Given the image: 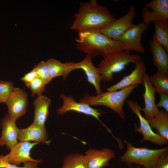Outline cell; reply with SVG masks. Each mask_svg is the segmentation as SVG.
Here are the masks:
<instances>
[{
  "mask_svg": "<svg viewBox=\"0 0 168 168\" xmlns=\"http://www.w3.org/2000/svg\"><path fill=\"white\" fill-rule=\"evenodd\" d=\"M155 168H168V151L165 152L159 158Z\"/></svg>",
  "mask_w": 168,
  "mask_h": 168,
  "instance_id": "obj_31",
  "label": "cell"
},
{
  "mask_svg": "<svg viewBox=\"0 0 168 168\" xmlns=\"http://www.w3.org/2000/svg\"><path fill=\"white\" fill-rule=\"evenodd\" d=\"M97 66L101 81L104 83L113 80V74L125 69L126 66L132 63L135 65L142 60L141 56L131 54L125 50L113 52L103 57Z\"/></svg>",
  "mask_w": 168,
  "mask_h": 168,
  "instance_id": "obj_4",
  "label": "cell"
},
{
  "mask_svg": "<svg viewBox=\"0 0 168 168\" xmlns=\"http://www.w3.org/2000/svg\"><path fill=\"white\" fill-rule=\"evenodd\" d=\"M142 13V23L148 26L152 21L168 22V0H153L147 2Z\"/></svg>",
  "mask_w": 168,
  "mask_h": 168,
  "instance_id": "obj_8",
  "label": "cell"
},
{
  "mask_svg": "<svg viewBox=\"0 0 168 168\" xmlns=\"http://www.w3.org/2000/svg\"><path fill=\"white\" fill-rule=\"evenodd\" d=\"M88 168H102L109 165V162L115 156L112 150L90 149L85 152Z\"/></svg>",
  "mask_w": 168,
  "mask_h": 168,
  "instance_id": "obj_15",
  "label": "cell"
},
{
  "mask_svg": "<svg viewBox=\"0 0 168 168\" xmlns=\"http://www.w3.org/2000/svg\"><path fill=\"white\" fill-rule=\"evenodd\" d=\"M74 17L70 29L78 32L101 30L116 19L106 7L99 5L96 0L81 3Z\"/></svg>",
  "mask_w": 168,
  "mask_h": 168,
  "instance_id": "obj_1",
  "label": "cell"
},
{
  "mask_svg": "<svg viewBox=\"0 0 168 168\" xmlns=\"http://www.w3.org/2000/svg\"><path fill=\"white\" fill-rule=\"evenodd\" d=\"M14 88L12 82L0 81V103L5 102Z\"/></svg>",
  "mask_w": 168,
  "mask_h": 168,
  "instance_id": "obj_26",
  "label": "cell"
},
{
  "mask_svg": "<svg viewBox=\"0 0 168 168\" xmlns=\"http://www.w3.org/2000/svg\"><path fill=\"white\" fill-rule=\"evenodd\" d=\"M37 77H38L36 72L33 69L29 72L26 73L21 80L25 82L26 86Z\"/></svg>",
  "mask_w": 168,
  "mask_h": 168,
  "instance_id": "obj_32",
  "label": "cell"
},
{
  "mask_svg": "<svg viewBox=\"0 0 168 168\" xmlns=\"http://www.w3.org/2000/svg\"><path fill=\"white\" fill-rule=\"evenodd\" d=\"M40 143L30 142H19L10 150L8 154L5 155L7 162L10 164L17 166L21 163L28 162L41 163V159L33 158L30 156V151L36 145Z\"/></svg>",
  "mask_w": 168,
  "mask_h": 168,
  "instance_id": "obj_10",
  "label": "cell"
},
{
  "mask_svg": "<svg viewBox=\"0 0 168 168\" xmlns=\"http://www.w3.org/2000/svg\"><path fill=\"white\" fill-rule=\"evenodd\" d=\"M45 85L43 81L37 77L26 86L30 90L32 96H34L35 95L38 96L42 95L45 90Z\"/></svg>",
  "mask_w": 168,
  "mask_h": 168,
  "instance_id": "obj_28",
  "label": "cell"
},
{
  "mask_svg": "<svg viewBox=\"0 0 168 168\" xmlns=\"http://www.w3.org/2000/svg\"><path fill=\"white\" fill-rule=\"evenodd\" d=\"M147 120L152 128H154L158 134L168 140L167 112L164 110H159L155 116Z\"/></svg>",
  "mask_w": 168,
  "mask_h": 168,
  "instance_id": "obj_22",
  "label": "cell"
},
{
  "mask_svg": "<svg viewBox=\"0 0 168 168\" xmlns=\"http://www.w3.org/2000/svg\"><path fill=\"white\" fill-rule=\"evenodd\" d=\"M127 103L129 108L138 118L139 127L135 126V130L140 133L143 137L140 142L142 143L145 141H147L161 146L167 145L168 140L152 130L148 120L142 115L141 111L142 108L138 104L132 100H128Z\"/></svg>",
  "mask_w": 168,
  "mask_h": 168,
  "instance_id": "obj_6",
  "label": "cell"
},
{
  "mask_svg": "<svg viewBox=\"0 0 168 168\" xmlns=\"http://www.w3.org/2000/svg\"><path fill=\"white\" fill-rule=\"evenodd\" d=\"M33 69L36 71L38 77L43 81L46 85L51 80L46 62L41 61Z\"/></svg>",
  "mask_w": 168,
  "mask_h": 168,
  "instance_id": "obj_27",
  "label": "cell"
},
{
  "mask_svg": "<svg viewBox=\"0 0 168 168\" xmlns=\"http://www.w3.org/2000/svg\"><path fill=\"white\" fill-rule=\"evenodd\" d=\"M62 168H88L84 155L74 153L67 155L64 158Z\"/></svg>",
  "mask_w": 168,
  "mask_h": 168,
  "instance_id": "obj_24",
  "label": "cell"
},
{
  "mask_svg": "<svg viewBox=\"0 0 168 168\" xmlns=\"http://www.w3.org/2000/svg\"><path fill=\"white\" fill-rule=\"evenodd\" d=\"M127 149L124 153L119 157L120 161L128 164L135 163L144 168H155L157 160L168 147L159 149L146 147H136L128 141H124Z\"/></svg>",
  "mask_w": 168,
  "mask_h": 168,
  "instance_id": "obj_5",
  "label": "cell"
},
{
  "mask_svg": "<svg viewBox=\"0 0 168 168\" xmlns=\"http://www.w3.org/2000/svg\"><path fill=\"white\" fill-rule=\"evenodd\" d=\"M138 86L133 85L116 91H107L96 96L86 94L80 100L79 102L90 106H106L117 114L122 120L125 121V113L123 108L124 103Z\"/></svg>",
  "mask_w": 168,
  "mask_h": 168,
  "instance_id": "obj_3",
  "label": "cell"
},
{
  "mask_svg": "<svg viewBox=\"0 0 168 168\" xmlns=\"http://www.w3.org/2000/svg\"><path fill=\"white\" fill-rule=\"evenodd\" d=\"M160 96V100L156 104V106L162 107L165 109L166 111L168 112V94L164 93L159 92H157Z\"/></svg>",
  "mask_w": 168,
  "mask_h": 168,
  "instance_id": "obj_30",
  "label": "cell"
},
{
  "mask_svg": "<svg viewBox=\"0 0 168 168\" xmlns=\"http://www.w3.org/2000/svg\"><path fill=\"white\" fill-rule=\"evenodd\" d=\"M82 69L84 72L88 81L94 86L97 95L102 93L103 92L100 87V76L98 69L93 64L92 58L86 55L81 62L74 63L70 72L75 69Z\"/></svg>",
  "mask_w": 168,
  "mask_h": 168,
  "instance_id": "obj_16",
  "label": "cell"
},
{
  "mask_svg": "<svg viewBox=\"0 0 168 168\" xmlns=\"http://www.w3.org/2000/svg\"><path fill=\"white\" fill-rule=\"evenodd\" d=\"M16 120L6 114L2 118L0 123L2 129L0 137V146H5L10 150L18 142L19 129L17 127Z\"/></svg>",
  "mask_w": 168,
  "mask_h": 168,
  "instance_id": "obj_13",
  "label": "cell"
},
{
  "mask_svg": "<svg viewBox=\"0 0 168 168\" xmlns=\"http://www.w3.org/2000/svg\"><path fill=\"white\" fill-rule=\"evenodd\" d=\"M136 168H139V167H137Z\"/></svg>",
  "mask_w": 168,
  "mask_h": 168,
  "instance_id": "obj_33",
  "label": "cell"
},
{
  "mask_svg": "<svg viewBox=\"0 0 168 168\" xmlns=\"http://www.w3.org/2000/svg\"><path fill=\"white\" fill-rule=\"evenodd\" d=\"M51 79L62 76L63 80H65L70 73V70L74 64L70 62L65 63L53 58H50L46 62Z\"/></svg>",
  "mask_w": 168,
  "mask_h": 168,
  "instance_id": "obj_21",
  "label": "cell"
},
{
  "mask_svg": "<svg viewBox=\"0 0 168 168\" xmlns=\"http://www.w3.org/2000/svg\"><path fill=\"white\" fill-rule=\"evenodd\" d=\"M78 33L76 39L77 49L92 59L98 56L103 58L113 52L128 51L120 42L110 39L100 30H86Z\"/></svg>",
  "mask_w": 168,
  "mask_h": 168,
  "instance_id": "obj_2",
  "label": "cell"
},
{
  "mask_svg": "<svg viewBox=\"0 0 168 168\" xmlns=\"http://www.w3.org/2000/svg\"><path fill=\"white\" fill-rule=\"evenodd\" d=\"M60 96L63 100V104L58 109V114L61 115L68 111H74L91 116L99 121L111 134L112 133L110 130L100 120L99 117L102 113L100 112L99 109H94L84 103L78 102L71 95L66 96L63 94H61Z\"/></svg>",
  "mask_w": 168,
  "mask_h": 168,
  "instance_id": "obj_7",
  "label": "cell"
},
{
  "mask_svg": "<svg viewBox=\"0 0 168 168\" xmlns=\"http://www.w3.org/2000/svg\"><path fill=\"white\" fill-rule=\"evenodd\" d=\"M136 13L135 7L131 6L124 16L116 19L100 31L110 39L116 41L119 37L134 26L133 20Z\"/></svg>",
  "mask_w": 168,
  "mask_h": 168,
  "instance_id": "obj_9",
  "label": "cell"
},
{
  "mask_svg": "<svg viewBox=\"0 0 168 168\" xmlns=\"http://www.w3.org/2000/svg\"><path fill=\"white\" fill-rule=\"evenodd\" d=\"M48 139V133L45 127L32 123L26 128L19 129L18 137L19 142L44 143L46 142Z\"/></svg>",
  "mask_w": 168,
  "mask_h": 168,
  "instance_id": "obj_18",
  "label": "cell"
},
{
  "mask_svg": "<svg viewBox=\"0 0 168 168\" xmlns=\"http://www.w3.org/2000/svg\"><path fill=\"white\" fill-rule=\"evenodd\" d=\"M150 49L153 55L152 61L157 71L168 75V54L158 42L152 39L149 41Z\"/></svg>",
  "mask_w": 168,
  "mask_h": 168,
  "instance_id": "obj_19",
  "label": "cell"
},
{
  "mask_svg": "<svg viewBox=\"0 0 168 168\" xmlns=\"http://www.w3.org/2000/svg\"><path fill=\"white\" fill-rule=\"evenodd\" d=\"M51 103V99L47 96L41 95L37 97L33 102L35 110L33 123L45 127Z\"/></svg>",
  "mask_w": 168,
  "mask_h": 168,
  "instance_id": "obj_20",
  "label": "cell"
},
{
  "mask_svg": "<svg viewBox=\"0 0 168 168\" xmlns=\"http://www.w3.org/2000/svg\"><path fill=\"white\" fill-rule=\"evenodd\" d=\"M149 76L146 73L143 78V85L145 88L143 97L145 107L142 110L144 113V118L147 119H151L155 116L159 110L156 106L155 103V88L151 83Z\"/></svg>",
  "mask_w": 168,
  "mask_h": 168,
  "instance_id": "obj_17",
  "label": "cell"
},
{
  "mask_svg": "<svg viewBox=\"0 0 168 168\" xmlns=\"http://www.w3.org/2000/svg\"><path fill=\"white\" fill-rule=\"evenodd\" d=\"M154 33L153 39L156 40L168 52V22L162 21L153 22Z\"/></svg>",
  "mask_w": 168,
  "mask_h": 168,
  "instance_id": "obj_23",
  "label": "cell"
},
{
  "mask_svg": "<svg viewBox=\"0 0 168 168\" xmlns=\"http://www.w3.org/2000/svg\"><path fill=\"white\" fill-rule=\"evenodd\" d=\"M24 164L21 167L11 164L7 161L5 155H0V168H39L36 162H28Z\"/></svg>",
  "mask_w": 168,
  "mask_h": 168,
  "instance_id": "obj_29",
  "label": "cell"
},
{
  "mask_svg": "<svg viewBox=\"0 0 168 168\" xmlns=\"http://www.w3.org/2000/svg\"><path fill=\"white\" fill-rule=\"evenodd\" d=\"M5 103L7 107V114L16 120L26 113L28 104L27 93L20 88L14 87Z\"/></svg>",
  "mask_w": 168,
  "mask_h": 168,
  "instance_id": "obj_12",
  "label": "cell"
},
{
  "mask_svg": "<svg viewBox=\"0 0 168 168\" xmlns=\"http://www.w3.org/2000/svg\"><path fill=\"white\" fill-rule=\"evenodd\" d=\"M152 84L155 86L156 92H161L168 94V75L157 71L149 77Z\"/></svg>",
  "mask_w": 168,
  "mask_h": 168,
  "instance_id": "obj_25",
  "label": "cell"
},
{
  "mask_svg": "<svg viewBox=\"0 0 168 168\" xmlns=\"http://www.w3.org/2000/svg\"><path fill=\"white\" fill-rule=\"evenodd\" d=\"M148 26L142 22L134 25L119 37L116 41L120 42L129 51L134 50L144 53L145 49L142 45L141 39Z\"/></svg>",
  "mask_w": 168,
  "mask_h": 168,
  "instance_id": "obj_11",
  "label": "cell"
},
{
  "mask_svg": "<svg viewBox=\"0 0 168 168\" xmlns=\"http://www.w3.org/2000/svg\"><path fill=\"white\" fill-rule=\"evenodd\" d=\"M146 68L144 62L141 60L129 75L124 77L116 84L105 89L108 91H117L130 86L141 84L143 85V78Z\"/></svg>",
  "mask_w": 168,
  "mask_h": 168,
  "instance_id": "obj_14",
  "label": "cell"
}]
</instances>
